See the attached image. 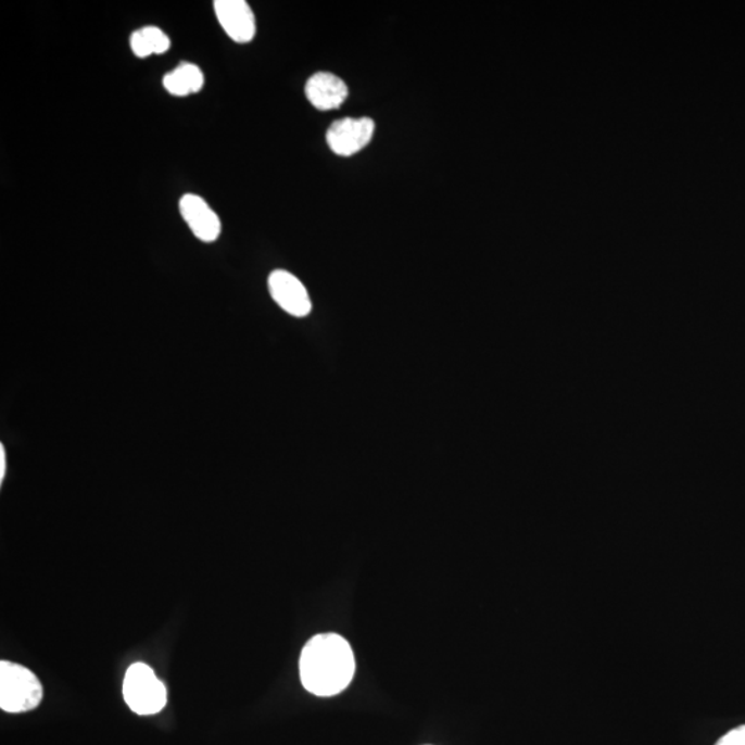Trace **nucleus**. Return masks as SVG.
Instances as JSON below:
<instances>
[{"label": "nucleus", "instance_id": "obj_2", "mask_svg": "<svg viewBox=\"0 0 745 745\" xmlns=\"http://www.w3.org/2000/svg\"><path fill=\"white\" fill-rule=\"evenodd\" d=\"M43 698L42 683L27 667L0 661V708L9 714H22L38 708Z\"/></svg>", "mask_w": 745, "mask_h": 745}, {"label": "nucleus", "instance_id": "obj_11", "mask_svg": "<svg viewBox=\"0 0 745 745\" xmlns=\"http://www.w3.org/2000/svg\"><path fill=\"white\" fill-rule=\"evenodd\" d=\"M130 46L132 53H135L137 58L146 59L148 55L152 54L150 48H148L144 37H142L140 29L135 30V33L131 34Z\"/></svg>", "mask_w": 745, "mask_h": 745}, {"label": "nucleus", "instance_id": "obj_1", "mask_svg": "<svg viewBox=\"0 0 745 745\" xmlns=\"http://www.w3.org/2000/svg\"><path fill=\"white\" fill-rule=\"evenodd\" d=\"M354 673V653L343 636L316 635L301 652V682L315 696L330 697L345 691Z\"/></svg>", "mask_w": 745, "mask_h": 745}, {"label": "nucleus", "instance_id": "obj_9", "mask_svg": "<svg viewBox=\"0 0 745 745\" xmlns=\"http://www.w3.org/2000/svg\"><path fill=\"white\" fill-rule=\"evenodd\" d=\"M205 85V76L195 64L182 63L175 71L165 75L163 86L168 93L184 97L201 91Z\"/></svg>", "mask_w": 745, "mask_h": 745}, {"label": "nucleus", "instance_id": "obj_4", "mask_svg": "<svg viewBox=\"0 0 745 745\" xmlns=\"http://www.w3.org/2000/svg\"><path fill=\"white\" fill-rule=\"evenodd\" d=\"M375 129V121L370 117H344L329 127L326 141L336 155L352 156L369 146Z\"/></svg>", "mask_w": 745, "mask_h": 745}, {"label": "nucleus", "instance_id": "obj_5", "mask_svg": "<svg viewBox=\"0 0 745 745\" xmlns=\"http://www.w3.org/2000/svg\"><path fill=\"white\" fill-rule=\"evenodd\" d=\"M268 289L275 303L295 318H304L313 310L307 289L298 277L288 270H274L268 278Z\"/></svg>", "mask_w": 745, "mask_h": 745}, {"label": "nucleus", "instance_id": "obj_6", "mask_svg": "<svg viewBox=\"0 0 745 745\" xmlns=\"http://www.w3.org/2000/svg\"><path fill=\"white\" fill-rule=\"evenodd\" d=\"M214 12L223 29L233 42H252L256 35V18L252 8L244 0H217Z\"/></svg>", "mask_w": 745, "mask_h": 745}, {"label": "nucleus", "instance_id": "obj_7", "mask_svg": "<svg viewBox=\"0 0 745 745\" xmlns=\"http://www.w3.org/2000/svg\"><path fill=\"white\" fill-rule=\"evenodd\" d=\"M180 213L191 232L199 241L211 243L217 241L222 232V222L217 213L207 205L205 199L187 193L180 201Z\"/></svg>", "mask_w": 745, "mask_h": 745}, {"label": "nucleus", "instance_id": "obj_12", "mask_svg": "<svg viewBox=\"0 0 745 745\" xmlns=\"http://www.w3.org/2000/svg\"><path fill=\"white\" fill-rule=\"evenodd\" d=\"M716 745H745V724L724 734Z\"/></svg>", "mask_w": 745, "mask_h": 745}, {"label": "nucleus", "instance_id": "obj_10", "mask_svg": "<svg viewBox=\"0 0 745 745\" xmlns=\"http://www.w3.org/2000/svg\"><path fill=\"white\" fill-rule=\"evenodd\" d=\"M140 30L152 54H163L171 49V39L161 28L144 27Z\"/></svg>", "mask_w": 745, "mask_h": 745}, {"label": "nucleus", "instance_id": "obj_8", "mask_svg": "<svg viewBox=\"0 0 745 745\" xmlns=\"http://www.w3.org/2000/svg\"><path fill=\"white\" fill-rule=\"evenodd\" d=\"M310 103L319 111L340 109L349 97V88L339 76L330 73H316L305 85Z\"/></svg>", "mask_w": 745, "mask_h": 745}, {"label": "nucleus", "instance_id": "obj_13", "mask_svg": "<svg viewBox=\"0 0 745 745\" xmlns=\"http://www.w3.org/2000/svg\"><path fill=\"white\" fill-rule=\"evenodd\" d=\"M7 476V454H4V446L0 445V483L3 482Z\"/></svg>", "mask_w": 745, "mask_h": 745}, {"label": "nucleus", "instance_id": "obj_3", "mask_svg": "<svg viewBox=\"0 0 745 745\" xmlns=\"http://www.w3.org/2000/svg\"><path fill=\"white\" fill-rule=\"evenodd\" d=\"M124 697L132 712L142 717L155 716L165 708L167 692L150 666L136 662L126 672Z\"/></svg>", "mask_w": 745, "mask_h": 745}]
</instances>
